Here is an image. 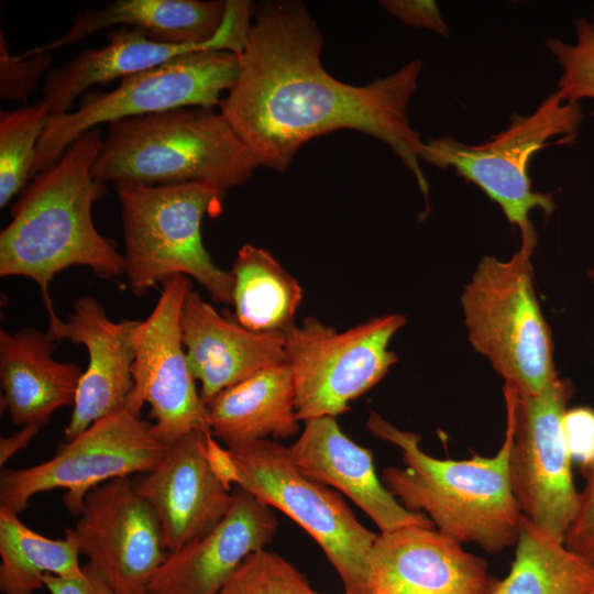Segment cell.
I'll list each match as a JSON object with an SVG mask.
<instances>
[{
  "label": "cell",
  "mask_w": 594,
  "mask_h": 594,
  "mask_svg": "<svg viewBox=\"0 0 594 594\" xmlns=\"http://www.w3.org/2000/svg\"><path fill=\"white\" fill-rule=\"evenodd\" d=\"M108 43L77 53L65 65L52 68L42 85V100L51 117L72 111L75 102L96 85L151 69L177 56L206 50L234 52L227 42L177 45L152 40L133 28H116L107 33Z\"/></svg>",
  "instance_id": "cell-23"
},
{
  "label": "cell",
  "mask_w": 594,
  "mask_h": 594,
  "mask_svg": "<svg viewBox=\"0 0 594 594\" xmlns=\"http://www.w3.org/2000/svg\"><path fill=\"white\" fill-rule=\"evenodd\" d=\"M287 453L305 476L346 495L381 532L433 525L424 513L404 507L377 477L370 450L352 441L334 417L308 419ZM435 526V525H433Z\"/></svg>",
  "instance_id": "cell-20"
},
{
  "label": "cell",
  "mask_w": 594,
  "mask_h": 594,
  "mask_svg": "<svg viewBox=\"0 0 594 594\" xmlns=\"http://www.w3.org/2000/svg\"><path fill=\"white\" fill-rule=\"evenodd\" d=\"M563 430L571 458L580 461L586 470L594 462V410H566Z\"/></svg>",
  "instance_id": "cell-33"
},
{
  "label": "cell",
  "mask_w": 594,
  "mask_h": 594,
  "mask_svg": "<svg viewBox=\"0 0 594 594\" xmlns=\"http://www.w3.org/2000/svg\"><path fill=\"white\" fill-rule=\"evenodd\" d=\"M486 561L433 525L381 532L370 558L374 594H490Z\"/></svg>",
  "instance_id": "cell-16"
},
{
  "label": "cell",
  "mask_w": 594,
  "mask_h": 594,
  "mask_svg": "<svg viewBox=\"0 0 594 594\" xmlns=\"http://www.w3.org/2000/svg\"><path fill=\"white\" fill-rule=\"evenodd\" d=\"M53 55L51 52L37 53L26 57L13 55L0 31V98L7 101H28L32 94L40 88L43 76L52 69Z\"/></svg>",
  "instance_id": "cell-31"
},
{
  "label": "cell",
  "mask_w": 594,
  "mask_h": 594,
  "mask_svg": "<svg viewBox=\"0 0 594 594\" xmlns=\"http://www.w3.org/2000/svg\"><path fill=\"white\" fill-rule=\"evenodd\" d=\"M592 26L594 28V10L592 12V16H591V20H590Z\"/></svg>",
  "instance_id": "cell-38"
},
{
  "label": "cell",
  "mask_w": 594,
  "mask_h": 594,
  "mask_svg": "<svg viewBox=\"0 0 594 594\" xmlns=\"http://www.w3.org/2000/svg\"><path fill=\"white\" fill-rule=\"evenodd\" d=\"M231 483L297 522L319 544L343 582L345 594H370V558L377 535L364 527L342 497L290 461L272 439L228 448Z\"/></svg>",
  "instance_id": "cell-8"
},
{
  "label": "cell",
  "mask_w": 594,
  "mask_h": 594,
  "mask_svg": "<svg viewBox=\"0 0 594 594\" xmlns=\"http://www.w3.org/2000/svg\"><path fill=\"white\" fill-rule=\"evenodd\" d=\"M278 521L272 507L239 487L224 518L207 535L169 553L150 594H216L246 557L272 540Z\"/></svg>",
  "instance_id": "cell-19"
},
{
  "label": "cell",
  "mask_w": 594,
  "mask_h": 594,
  "mask_svg": "<svg viewBox=\"0 0 594 594\" xmlns=\"http://www.w3.org/2000/svg\"><path fill=\"white\" fill-rule=\"evenodd\" d=\"M370 594H374V593H370Z\"/></svg>",
  "instance_id": "cell-40"
},
{
  "label": "cell",
  "mask_w": 594,
  "mask_h": 594,
  "mask_svg": "<svg viewBox=\"0 0 594 594\" xmlns=\"http://www.w3.org/2000/svg\"><path fill=\"white\" fill-rule=\"evenodd\" d=\"M585 472L586 484L580 493L578 512L566 531L564 544L594 564V462Z\"/></svg>",
  "instance_id": "cell-32"
},
{
  "label": "cell",
  "mask_w": 594,
  "mask_h": 594,
  "mask_svg": "<svg viewBox=\"0 0 594 594\" xmlns=\"http://www.w3.org/2000/svg\"><path fill=\"white\" fill-rule=\"evenodd\" d=\"M191 289L186 275L163 282L154 309L139 321L132 339L133 386L124 408L140 416L147 404L154 432L167 447L191 432L210 431L180 327L182 308Z\"/></svg>",
  "instance_id": "cell-13"
},
{
  "label": "cell",
  "mask_w": 594,
  "mask_h": 594,
  "mask_svg": "<svg viewBox=\"0 0 594 594\" xmlns=\"http://www.w3.org/2000/svg\"><path fill=\"white\" fill-rule=\"evenodd\" d=\"M257 167L219 109L182 107L109 123L92 176L112 185L201 182L227 191L245 184Z\"/></svg>",
  "instance_id": "cell-4"
},
{
  "label": "cell",
  "mask_w": 594,
  "mask_h": 594,
  "mask_svg": "<svg viewBox=\"0 0 594 594\" xmlns=\"http://www.w3.org/2000/svg\"><path fill=\"white\" fill-rule=\"evenodd\" d=\"M586 594H594V585L592 586V588Z\"/></svg>",
  "instance_id": "cell-39"
},
{
  "label": "cell",
  "mask_w": 594,
  "mask_h": 594,
  "mask_svg": "<svg viewBox=\"0 0 594 594\" xmlns=\"http://www.w3.org/2000/svg\"><path fill=\"white\" fill-rule=\"evenodd\" d=\"M406 317H374L337 331L308 317L285 333L287 363L293 371L295 408L299 421L336 417L375 386L398 361L389 343Z\"/></svg>",
  "instance_id": "cell-10"
},
{
  "label": "cell",
  "mask_w": 594,
  "mask_h": 594,
  "mask_svg": "<svg viewBox=\"0 0 594 594\" xmlns=\"http://www.w3.org/2000/svg\"><path fill=\"white\" fill-rule=\"evenodd\" d=\"M572 384L558 375L540 393L520 397L504 386L513 421L509 475L520 513L564 541L579 506L563 417Z\"/></svg>",
  "instance_id": "cell-12"
},
{
  "label": "cell",
  "mask_w": 594,
  "mask_h": 594,
  "mask_svg": "<svg viewBox=\"0 0 594 594\" xmlns=\"http://www.w3.org/2000/svg\"><path fill=\"white\" fill-rule=\"evenodd\" d=\"M72 528L63 539H51L26 526L19 514L0 507V591L33 594L46 574L70 578L82 572Z\"/></svg>",
  "instance_id": "cell-27"
},
{
  "label": "cell",
  "mask_w": 594,
  "mask_h": 594,
  "mask_svg": "<svg viewBox=\"0 0 594 594\" xmlns=\"http://www.w3.org/2000/svg\"><path fill=\"white\" fill-rule=\"evenodd\" d=\"M235 321L254 332L286 333L294 324L302 289L263 248L246 243L230 270Z\"/></svg>",
  "instance_id": "cell-25"
},
{
  "label": "cell",
  "mask_w": 594,
  "mask_h": 594,
  "mask_svg": "<svg viewBox=\"0 0 594 594\" xmlns=\"http://www.w3.org/2000/svg\"><path fill=\"white\" fill-rule=\"evenodd\" d=\"M124 245V275L133 295L175 275L195 278L215 302L232 305L231 271L218 267L201 237L206 216L222 212L227 191L201 182L148 186L116 183Z\"/></svg>",
  "instance_id": "cell-5"
},
{
  "label": "cell",
  "mask_w": 594,
  "mask_h": 594,
  "mask_svg": "<svg viewBox=\"0 0 594 594\" xmlns=\"http://www.w3.org/2000/svg\"><path fill=\"white\" fill-rule=\"evenodd\" d=\"M590 277H591V279H592L593 284H594V266L590 271Z\"/></svg>",
  "instance_id": "cell-37"
},
{
  "label": "cell",
  "mask_w": 594,
  "mask_h": 594,
  "mask_svg": "<svg viewBox=\"0 0 594 594\" xmlns=\"http://www.w3.org/2000/svg\"><path fill=\"white\" fill-rule=\"evenodd\" d=\"M582 122L581 103L564 100L556 90L532 113L514 112L509 124L488 141L468 144L451 135L428 138L419 158L440 169L453 168L483 190L519 229L520 248L532 253L537 233L530 212L540 209L549 217L557 205L553 194L532 190L529 164L547 146L574 144Z\"/></svg>",
  "instance_id": "cell-6"
},
{
  "label": "cell",
  "mask_w": 594,
  "mask_h": 594,
  "mask_svg": "<svg viewBox=\"0 0 594 594\" xmlns=\"http://www.w3.org/2000/svg\"><path fill=\"white\" fill-rule=\"evenodd\" d=\"M322 47L323 36L300 1L253 3L238 77L218 109L258 166L285 172L310 140L351 129L388 145L427 198L419 164L424 141L407 116L421 61L356 86L324 69Z\"/></svg>",
  "instance_id": "cell-1"
},
{
  "label": "cell",
  "mask_w": 594,
  "mask_h": 594,
  "mask_svg": "<svg viewBox=\"0 0 594 594\" xmlns=\"http://www.w3.org/2000/svg\"><path fill=\"white\" fill-rule=\"evenodd\" d=\"M100 128L73 141L61 158L36 174L10 209L0 232V276L36 283L48 317L56 315L50 295L55 275L72 266L89 267L101 279L124 275V258L113 240L92 221V206L107 184L92 176L102 142Z\"/></svg>",
  "instance_id": "cell-2"
},
{
  "label": "cell",
  "mask_w": 594,
  "mask_h": 594,
  "mask_svg": "<svg viewBox=\"0 0 594 594\" xmlns=\"http://www.w3.org/2000/svg\"><path fill=\"white\" fill-rule=\"evenodd\" d=\"M48 108L38 100L0 111V207L6 208L32 179L38 141L48 118Z\"/></svg>",
  "instance_id": "cell-28"
},
{
  "label": "cell",
  "mask_w": 594,
  "mask_h": 594,
  "mask_svg": "<svg viewBox=\"0 0 594 594\" xmlns=\"http://www.w3.org/2000/svg\"><path fill=\"white\" fill-rule=\"evenodd\" d=\"M253 2L245 0H114L79 12L58 38L21 54L59 50L100 31L133 28L152 40L177 45L229 43L237 54L245 45Z\"/></svg>",
  "instance_id": "cell-15"
},
{
  "label": "cell",
  "mask_w": 594,
  "mask_h": 594,
  "mask_svg": "<svg viewBox=\"0 0 594 594\" xmlns=\"http://www.w3.org/2000/svg\"><path fill=\"white\" fill-rule=\"evenodd\" d=\"M58 343L47 331L0 330L1 407L14 426H45L59 408L74 406L82 370L53 358Z\"/></svg>",
  "instance_id": "cell-22"
},
{
  "label": "cell",
  "mask_w": 594,
  "mask_h": 594,
  "mask_svg": "<svg viewBox=\"0 0 594 594\" xmlns=\"http://www.w3.org/2000/svg\"><path fill=\"white\" fill-rule=\"evenodd\" d=\"M140 320L112 321L92 296H80L66 320L48 317L47 332L57 341L82 344L88 365L79 381L65 441L95 421L124 408L133 386V333Z\"/></svg>",
  "instance_id": "cell-18"
},
{
  "label": "cell",
  "mask_w": 594,
  "mask_h": 594,
  "mask_svg": "<svg viewBox=\"0 0 594 594\" xmlns=\"http://www.w3.org/2000/svg\"><path fill=\"white\" fill-rule=\"evenodd\" d=\"M180 327L206 406L223 389L287 362L284 333L251 331L220 315L194 289L185 298Z\"/></svg>",
  "instance_id": "cell-21"
},
{
  "label": "cell",
  "mask_w": 594,
  "mask_h": 594,
  "mask_svg": "<svg viewBox=\"0 0 594 594\" xmlns=\"http://www.w3.org/2000/svg\"><path fill=\"white\" fill-rule=\"evenodd\" d=\"M366 426L395 444L404 468L383 470L382 482L407 509L424 513L441 532L495 553L516 543L520 513L509 475L513 421L507 414L505 439L493 457L441 460L424 452L420 436L400 430L371 413Z\"/></svg>",
  "instance_id": "cell-3"
},
{
  "label": "cell",
  "mask_w": 594,
  "mask_h": 594,
  "mask_svg": "<svg viewBox=\"0 0 594 594\" xmlns=\"http://www.w3.org/2000/svg\"><path fill=\"white\" fill-rule=\"evenodd\" d=\"M208 432L180 438L152 471L133 479L157 514L168 554L207 535L234 502L209 462Z\"/></svg>",
  "instance_id": "cell-17"
},
{
  "label": "cell",
  "mask_w": 594,
  "mask_h": 594,
  "mask_svg": "<svg viewBox=\"0 0 594 594\" xmlns=\"http://www.w3.org/2000/svg\"><path fill=\"white\" fill-rule=\"evenodd\" d=\"M41 427L35 425L23 426L21 430L2 437L0 440V464L3 465L16 452L28 447L30 441L40 432Z\"/></svg>",
  "instance_id": "cell-36"
},
{
  "label": "cell",
  "mask_w": 594,
  "mask_h": 594,
  "mask_svg": "<svg viewBox=\"0 0 594 594\" xmlns=\"http://www.w3.org/2000/svg\"><path fill=\"white\" fill-rule=\"evenodd\" d=\"M212 436L233 448L299 432L293 371L284 364L263 370L220 392L208 405Z\"/></svg>",
  "instance_id": "cell-24"
},
{
  "label": "cell",
  "mask_w": 594,
  "mask_h": 594,
  "mask_svg": "<svg viewBox=\"0 0 594 594\" xmlns=\"http://www.w3.org/2000/svg\"><path fill=\"white\" fill-rule=\"evenodd\" d=\"M380 4L404 24L448 36L449 26L431 0H383Z\"/></svg>",
  "instance_id": "cell-34"
},
{
  "label": "cell",
  "mask_w": 594,
  "mask_h": 594,
  "mask_svg": "<svg viewBox=\"0 0 594 594\" xmlns=\"http://www.w3.org/2000/svg\"><path fill=\"white\" fill-rule=\"evenodd\" d=\"M216 594H319L306 576L279 554L251 553Z\"/></svg>",
  "instance_id": "cell-29"
},
{
  "label": "cell",
  "mask_w": 594,
  "mask_h": 594,
  "mask_svg": "<svg viewBox=\"0 0 594 594\" xmlns=\"http://www.w3.org/2000/svg\"><path fill=\"white\" fill-rule=\"evenodd\" d=\"M42 581L50 594H118L89 562L82 565V572L77 576L46 574Z\"/></svg>",
  "instance_id": "cell-35"
},
{
  "label": "cell",
  "mask_w": 594,
  "mask_h": 594,
  "mask_svg": "<svg viewBox=\"0 0 594 594\" xmlns=\"http://www.w3.org/2000/svg\"><path fill=\"white\" fill-rule=\"evenodd\" d=\"M575 42L549 37L544 46L561 67L557 91L570 102L594 100V28L590 20L574 21Z\"/></svg>",
  "instance_id": "cell-30"
},
{
  "label": "cell",
  "mask_w": 594,
  "mask_h": 594,
  "mask_svg": "<svg viewBox=\"0 0 594 594\" xmlns=\"http://www.w3.org/2000/svg\"><path fill=\"white\" fill-rule=\"evenodd\" d=\"M516 544L509 573L494 581L490 594H586L594 585V564L524 515Z\"/></svg>",
  "instance_id": "cell-26"
},
{
  "label": "cell",
  "mask_w": 594,
  "mask_h": 594,
  "mask_svg": "<svg viewBox=\"0 0 594 594\" xmlns=\"http://www.w3.org/2000/svg\"><path fill=\"white\" fill-rule=\"evenodd\" d=\"M72 531L80 554L118 594H150L151 580L168 551L157 514L133 479L94 488Z\"/></svg>",
  "instance_id": "cell-14"
},
{
  "label": "cell",
  "mask_w": 594,
  "mask_h": 594,
  "mask_svg": "<svg viewBox=\"0 0 594 594\" xmlns=\"http://www.w3.org/2000/svg\"><path fill=\"white\" fill-rule=\"evenodd\" d=\"M238 73V54L206 50L127 76L110 91H87L76 110L48 118L32 178L56 163L73 141L101 124L182 107L219 108L222 94L232 88Z\"/></svg>",
  "instance_id": "cell-9"
},
{
  "label": "cell",
  "mask_w": 594,
  "mask_h": 594,
  "mask_svg": "<svg viewBox=\"0 0 594 594\" xmlns=\"http://www.w3.org/2000/svg\"><path fill=\"white\" fill-rule=\"evenodd\" d=\"M531 254L519 248L505 261L484 256L461 295L469 342L520 397L540 393L558 375Z\"/></svg>",
  "instance_id": "cell-7"
},
{
  "label": "cell",
  "mask_w": 594,
  "mask_h": 594,
  "mask_svg": "<svg viewBox=\"0 0 594 594\" xmlns=\"http://www.w3.org/2000/svg\"><path fill=\"white\" fill-rule=\"evenodd\" d=\"M167 448L155 435L152 422L121 408L62 443L47 461L1 470L0 507L20 514L35 495L63 488L66 509L78 517L94 488L114 479L152 471Z\"/></svg>",
  "instance_id": "cell-11"
}]
</instances>
